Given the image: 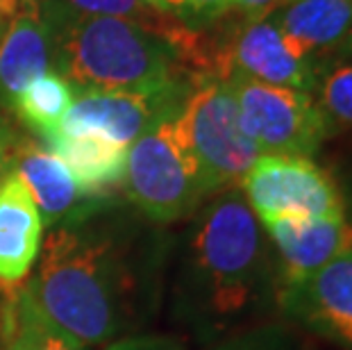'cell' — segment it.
<instances>
[{"mask_svg":"<svg viewBox=\"0 0 352 350\" xmlns=\"http://www.w3.org/2000/svg\"><path fill=\"white\" fill-rule=\"evenodd\" d=\"M43 221L32 193L10 171L0 180V282L19 285L36 264Z\"/></svg>","mask_w":352,"mask_h":350,"instance_id":"7c38bea8","label":"cell"},{"mask_svg":"<svg viewBox=\"0 0 352 350\" xmlns=\"http://www.w3.org/2000/svg\"><path fill=\"white\" fill-rule=\"evenodd\" d=\"M277 259V282L291 285L352 250V221L346 216L273 219L261 223Z\"/></svg>","mask_w":352,"mask_h":350,"instance_id":"8fae6325","label":"cell"},{"mask_svg":"<svg viewBox=\"0 0 352 350\" xmlns=\"http://www.w3.org/2000/svg\"><path fill=\"white\" fill-rule=\"evenodd\" d=\"M148 3H151L153 7H157V10H160V12H162V7H160V0H148Z\"/></svg>","mask_w":352,"mask_h":350,"instance_id":"f1b7e54d","label":"cell"},{"mask_svg":"<svg viewBox=\"0 0 352 350\" xmlns=\"http://www.w3.org/2000/svg\"><path fill=\"white\" fill-rule=\"evenodd\" d=\"M12 171L32 193L43 228H55L57 223H62L66 216L80 210L89 200V196L80 191L76 177L71 175L66 164L55 153L32 144V141H21Z\"/></svg>","mask_w":352,"mask_h":350,"instance_id":"9a60e30c","label":"cell"},{"mask_svg":"<svg viewBox=\"0 0 352 350\" xmlns=\"http://www.w3.org/2000/svg\"><path fill=\"white\" fill-rule=\"evenodd\" d=\"M162 12L191 30H207L234 10V0H160Z\"/></svg>","mask_w":352,"mask_h":350,"instance_id":"7402d4cb","label":"cell"},{"mask_svg":"<svg viewBox=\"0 0 352 350\" xmlns=\"http://www.w3.org/2000/svg\"><path fill=\"white\" fill-rule=\"evenodd\" d=\"M76 100V89L59 73H43L21 91L12 102L14 114L21 123L36 132L41 139L50 141L59 135L66 111Z\"/></svg>","mask_w":352,"mask_h":350,"instance_id":"ac0fdd59","label":"cell"},{"mask_svg":"<svg viewBox=\"0 0 352 350\" xmlns=\"http://www.w3.org/2000/svg\"><path fill=\"white\" fill-rule=\"evenodd\" d=\"M273 21L284 39L318 66L329 55H341L352 30V0H291Z\"/></svg>","mask_w":352,"mask_h":350,"instance_id":"4fadbf2b","label":"cell"},{"mask_svg":"<svg viewBox=\"0 0 352 350\" xmlns=\"http://www.w3.org/2000/svg\"><path fill=\"white\" fill-rule=\"evenodd\" d=\"M46 3L48 0H0V10L12 21L21 12H41V7Z\"/></svg>","mask_w":352,"mask_h":350,"instance_id":"484cf974","label":"cell"},{"mask_svg":"<svg viewBox=\"0 0 352 350\" xmlns=\"http://www.w3.org/2000/svg\"><path fill=\"white\" fill-rule=\"evenodd\" d=\"M316 100L332 130H352V62L336 64L320 73Z\"/></svg>","mask_w":352,"mask_h":350,"instance_id":"ffe728a7","label":"cell"},{"mask_svg":"<svg viewBox=\"0 0 352 350\" xmlns=\"http://www.w3.org/2000/svg\"><path fill=\"white\" fill-rule=\"evenodd\" d=\"M241 193L259 223L346 216V200L332 175L300 155H259L245 171Z\"/></svg>","mask_w":352,"mask_h":350,"instance_id":"52a82bcc","label":"cell"},{"mask_svg":"<svg viewBox=\"0 0 352 350\" xmlns=\"http://www.w3.org/2000/svg\"><path fill=\"white\" fill-rule=\"evenodd\" d=\"M39 14L48 23L50 32L57 36L76 21L94 17H130V21H137L155 32L157 23L166 12H160L148 0H48Z\"/></svg>","mask_w":352,"mask_h":350,"instance_id":"d6986e66","label":"cell"},{"mask_svg":"<svg viewBox=\"0 0 352 350\" xmlns=\"http://www.w3.org/2000/svg\"><path fill=\"white\" fill-rule=\"evenodd\" d=\"M277 259L243 193H219L191 221L177 252L170 314L200 344L264 323L277 307Z\"/></svg>","mask_w":352,"mask_h":350,"instance_id":"7a4b0ae2","label":"cell"},{"mask_svg":"<svg viewBox=\"0 0 352 350\" xmlns=\"http://www.w3.org/2000/svg\"><path fill=\"white\" fill-rule=\"evenodd\" d=\"M48 146L66 164L85 196H109L123 184L127 146L100 135H55Z\"/></svg>","mask_w":352,"mask_h":350,"instance_id":"2e32d148","label":"cell"},{"mask_svg":"<svg viewBox=\"0 0 352 350\" xmlns=\"http://www.w3.org/2000/svg\"><path fill=\"white\" fill-rule=\"evenodd\" d=\"M57 73L80 91H160L193 85L166 41L130 19L94 17L55 36Z\"/></svg>","mask_w":352,"mask_h":350,"instance_id":"3957f363","label":"cell"},{"mask_svg":"<svg viewBox=\"0 0 352 350\" xmlns=\"http://www.w3.org/2000/svg\"><path fill=\"white\" fill-rule=\"evenodd\" d=\"M21 141L23 139L19 137L14 125L7 121V118H3V121H0V180L14 168V160H16V151H19Z\"/></svg>","mask_w":352,"mask_h":350,"instance_id":"cb8c5ba5","label":"cell"},{"mask_svg":"<svg viewBox=\"0 0 352 350\" xmlns=\"http://www.w3.org/2000/svg\"><path fill=\"white\" fill-rule=\"evenodd\" d=\"M55 64V34L39 12L16 14L0 36V102L14 98Z\"/></svg>","mask_w":352,"mask_h":350,"instance_id":"5bb4252c","label":"cell"},{"mask_svg":"<svg viewBox=\"0 0 352 350\" xmlns=\"http://www.w3.org/2000/svg\"><path fill=\"white\" fill-rule=\"evenodd\" d=\"M241 128L261 155H300L311 157L332 135V125L316 96L291 87L230 76Z\"/></svg>","mask_w":352,"mask_h":350,"instance_id":"8992f818","label":"cell"},{"mask_svg":"<svg viewBox=\"0 0 352 350\" xmlns=\"http://www.w3.org/2000/svg\"><path fill=\"white\" fill-rule=\"evenodd\" d=\"M177 125L207 196L236 189L261 155L241 128L234 94L226 80L196 82L177 111Z\"/></svg>","mask_w":352,"mask_h":350,"instance_id":"5b68a950","label":"cell"},{"mask_svg":"<svg viewBox=\"0 0 352 350\" xmlns=\"http://www.w3.org/2000/svg\"><path fill=\"white\" fill-rule=\"evenodd\" d=\"M173 237L111 196L50 228L25 292L80 350L137 337L160 314Z\"/></svg>","mask_w":352,"mask_h":350,"instance_id":"6da1fadb","label":"cell"},{"mask_svg":"<svg viewBox=\"0 0 352 350\" xmlns=\"http://www.w3.org/2000/svg\"><path fill=\"white\" fill-rule=\"evenodd\" d=\"M177 111L162 116L127 146L125 196L134 210L157 226L196 214L202 200L209 198L179 132Z\"/></svg>","mask_w":352,"mask_h":350,"instance_id":"277c9868","label":"cell"},{"mask_svg":"<svg viewBox=\"0 0 352 350\" xmlns=\"http://www.w3.org/2000/svg\"><path fill=\"white\" fill-rule=\"evenodd\" d=\"M289 3L291 0H234V10L243 14L245 21H259L273 17Z\"/></svg>","mask_w":352,"mask_h":350,"instance_id":"d4e9b609","label":"cell"},{"mask_svg":"<svg viewBox=\"0 0 352 350\" xmlns=\"http://www.w3.org/2000/svg\"><path fill=\"white\" fill-rule=\"evenodd\" d=\"M102 350H186L179 339L175 337H162V334H137L127 337L114 344L104 346Z\"/></svg>","mask_w":352,"mask_h":350,"instance_id":"603a6c76","label":"cell"},{"mask_svg":"<svg viewBox=\"0 0 352 350\" xmlns=\"http://www.w3.org/2000/svg\"><path fill=\"white\" fill-rule=\"evenodd\" d=\"M3 350H80L36 309L25 285L14 289L0 307Z\"/></svg>","mask_w":352,"mask_h":350,"instance_id":"e0dca14e","label":"cell"},{"mask_svg":"<svg viewBox=\"0 0 352 350\" xmlns=\"http://www.w3.org/2000/svg\"><path fill=\"white\" fill-rule=\"evenodd\" d=\"M193 85L160 91H80L59 135H100L130 146L162 116L182 107Z\"/></svg>","mask_w":352,"mask_h":350,"instance_id":"ba28073f","label":"cell"},{"mask_svg":"<svg viewBox=\"0 0 352 350\" xmlns=\"http://www.w3.org/2000/svg\"><path fill=\"white\" fill-rule=\"evenodd\" d=\"M207 350H300L296 334L282 323H259L212 344Z\"/></svg>","mask_w":352,"mask_h":350,"instance_id":"44dd1931","label":"cell"},{"mask_svg":"<svg viewBox=\"0 0 352 350\" xmlns=\"http://www.w3.org/2000/svg\"><path fill=\"white\" fill-rule=\"evenodd\" d=\"M341 55H348V57H352V30H350V34H348L346 43H343V48H341Z\"/></svg>","mask_w":352,"mask_h":350,"instance_id":"4316f807","label":"cell"},{"mask_svg":"<svg viewBox=\"0 0 352 350\" xmlns=\"http://www.w3.org/2000/svg\"><path fill=\"white\" fill-rule=\"evenodd\" d=\"M243 76L264 85L316 91L320 69L284 39L273 17L243 21L226 39V80Z\"/></svg>","mask_w":352,"mask_h":350,"instance_id":"30bf717a","label":"cell"},{"mask_svg":"<svg viewBox=\"0 0 352 350\" xmlns=\"http://www.w3.org/2000/svg\"><path fill=\"white\" fill-rule=\"evenodd\" d=\"M277 309L316 337L352 350V250L277 289Z\"/></svg>","mask_w":352,"mask_h":350,"instance_id":"9c48e42d","label":"cell"},{"mask_svg":"<svg viewBox=\"0 0 352 350\" xmlns=\"http://www.w3.org/2000/svg\"><path fill=\"white\" fill-rule=\"evenodd\" d=\"M3 118H5V116H3V114H0V121H3Z\"/></svg>","mask_w":352,"mask_h":350,"instance_id":"f546056e","label":"cell"},{"mask_svg":"<svg viewBox=\"0 0 352 350\" xmlns=\"http://www.w3.org/2000/svg\"><path fill=\"white\" fill-rule=\"evenodd\" d=\"M7 25H10V19L5 17V12L0 10V36L5 34V30H7Z\"/></svg>","mask_w":352,"mask_h":350,"instance_id":"83f0119b","label":"cell"}]
</instances>
